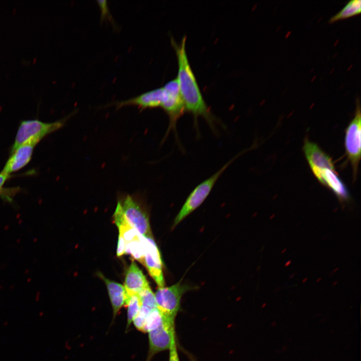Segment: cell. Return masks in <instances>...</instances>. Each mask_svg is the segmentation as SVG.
Wrapping results in <instances>:
<instances>
[{
  "instance_id": "6da1fadb",
  "label": "cell",
  "mask_w": 361,
  "mask_h": 361,
  "mask_svg": "<svg viewBox=\"0 0 361 361\" xmlns=\"http://www.w3.org/2000/svg\"><path fill=\"white\" fill-rule=\"evenodd\" d=\"M186 39V36H184L178 44L172 38L171 39L178 64L176 78L186 111L192 114L194 126L197 133H199L198 119L201 117L205 119L212 131L217 134L218 126L223 124L211 111L204 98L187 56Z\"/></svg>"
},
{
  "instance_id": "7a4b0ae2",
  "label": "cell",
  "mask_w": 361,
  "mask_h": 361,
  "mask_svg": "<svg viewBox=\"0 0 361 361\" xmlns=\"http://www.w3.org/2000/svg\"><path fill=\"white\" fill-rule=\"evenodd\" d=\"M245 150L240 152L229 160L212 175L199 184L190 194L185 203L175 217L173 228L175 227L189 215L197 209L208 197L216 182L225 170L240 156Z\"/></svg>"
},
{
  "instance_id": "3957f363",
  "label": "cell",
  "mask_w": 361,
  "mask_h": 361,
  "mask_svg": "<svg viewBox=\"0 0 361 361\" xmlns=\"http://www.w3.org/2000/svg\"><path fill=\"white\" fill-rule=\"evenodd\" d=\"M193 289L180 281L168 287L158 288L154 293L157 308L162 316L168 321L175 322L180 310L183 295Z\"/></svg>"
},
{
  "instance_id": "277c9868",
  "label": "cell",
  "mask_w": 361,
  "mask_h": 361,
  "mask_svg": "<svg viewBox=\"0 0 361 361\" xmlns=\"http://www.w3.org/2000/svg\"><path fill=\"white\" fill-rule=\"evenodd\" d=\"M162 87L163 95L160 108L166 113L169 119L168 127L164 139L171 131L177 139V122L186 111L176 78L168 81Z\"/></svg>"
},
{
  "instance_id": "5b68a950",
  "label": "cell",
  "mask_w": 361,
  "mask_h": 361,
  "mask_svg": "<svg viewBox=\"0 0 361 361\" xmlns=\"http://www.w3.org/2000/svg\"><path fill=\"white\" fill-rule=\"evenodd\" d=\"M68 117L52 122H44L38 119L25 120L18 127L11 152L31 139L40 141L48 134L62 127Z\"/></svg>"
},
{
  "instance_id": "8992f818",
  "label": "cell",
  "mask_w": 361,
  "mask_h": 361,
  "mask_svg": "<svg viewBox=\"0 0 361 361\" xmlns=\"http://www.w3.org/2000/svg\"><path fill=\"white\" fill-rule=\"evenodd\" d=\"M361 115L359 100H356L354 117L345 129L344 145L345 153L352 168L354 180L356 178L360 159Z\"/></svg>"
},
{
  "instance_id": "52a82bcc",
  "label": "cell",
  "mask_w": 361,
  "mask_h": 361,
  "mask_svg": "<svg viewBox=\"0 0 361 361\" xmlns=\"http://www.w3.org/2000/svg\"><path fill=\"white\" fill-rule=\"evenodd\" d=\"M148 333L149 348L146 361H151L157 353L169 349L172 337L175 334V322H170L163 316L161 323Z\"/></svg>"
},
{
  "instance_id": "ba28073f",
  "label": "cell",
  "mask_w": 361,
  "mask_h": 361,
  "mask_svg": "<svg viewBox=\"0 0 361 361\" xmlns=\"http://www.w3.org/2000/svg\"><path fill=\"white\" fill-rule=\"evenodd\" d=\"M129 223L143 237L152 236L146 213L129 195L118 201Z\"/></svg>"
},
{
  "instance_id": "9c48e42d",
  "label": "cell",
  "mask_w": 361,
  "mask_h": 361,
  "mask_svg": "<svg viewBox=\"0 0 361 361\" xmlns=\"http://www.w3.org/2000/svg\"><path fill=\"white\" fill-rule=\"evenodd\" d=\"M144 264L158 288L164 286L162 263L158 248L152 236L143 237Z\"/></svg>"
},
{
  "instance_id": "30bf717a",
  "label": "cell",
  "mask_w": 361,
  "mask_h": 361,
  "mask_svg": "<svg viewBox=\"0 0 361 361\" xmlns=\"http://www.w3.org/2000/svg\"><path fill=\"white\" fill-rule=\"evenodd\" d=\"M303 150L313 173L324 169L336 171L331 158L316 143L306 138L304 140Z\"/></svg>"
},
{
  "instance_id": "8fae6325",
  "label": "cell",
  "mask_w": 361,
  "mask_h": 361,
  "mask_svg": "<svg viewBox=\"0 0 361 361\" xmlns=\"http://www.w3.org/2000/svg\"><path fill=\"white\" fill-rule=\"evenodd\" d=\"M39 142L31 139L11 152L2 171L10 174L25 167L31 160L34 148Z\"/></svg>"
},
{
  "instance_id": "7c38bea8",
  "label": "cell",
  "mask_w": 361,
  "mask_h": 361,
  "mask_svg": "<svg viewBox=\"0 0 361 361\" xmlns=\"http://www.w3.org/2000/svg\"><path fill=\"white\" fill-rule=\"evenodd\" d=\"M314 176L321 184L330 189L341 203L348 201V191L336 171L324 169Z\"/></svg>"
},
{
  "instance_id": "4fadbf2b",
  "label": "cell",
  "mask_w": 361,
  "mask_h": 361,
  "mask_svg": "<svg viewBox=\"0 0 361 361\" xmlns=\"http://www.w3.org/2000/svg\"><path fill=\"white\" fill-rule=\"evenodd\" d=\"M149 284L142 271L132 261L125 274L124 285L126 293L139 294Z\"/></svg>"
},
{
  "instance_id": "5bb4252c",
  "label": "cell",
  "mask_w": 361,
  "mask_h": 361,
  "mask_svg": "<svg viewBox=\"0 0 361 361\" xmlns=\"http://www.w3.org/2000/svg\"><path fill=\"white\" fill-rule=\"evenodd\" d=\"M100 276L105 283L113 309V321L122 307L125 305L126 298V291L123 285L110 280L101 273Z\"/></svg>"
},
{
  "instance_id": "9a60e30c",
  "label": "cell",
  "mask_w": 361,
  "mask_h": 361,
  "mask_svg": "<svg viewBox=\"0 0 361 361\" xmlns=\"http://www.w3.org/2000/svg\"><path fill=\"white\" fill-rule=\"evenodd\" d=\"M125 305L127 307L126 330L129 328L135 317L138 314L141 302L139 294L127 293Z\"/></svg>"
},
{
  "instance_id": "2e32d148",
  "label": "cell",
  "mask_w": 361,
  "mask_h": 361,
  "mask_svg": "<svg viewBox=\"0 0 361 361\" xmlns=\"http://www.w3.org/2000/svg\"><path fill=\"white\" fill-rule=\"evenodd\" d=\"M361 12V1L351 0L337 13L331 17L329 23L347 19L359 14Z\"/></svg>"
},
{
  "instance_id": "e0dca14e",
  "label": "cell",
  "mask_w": 361,
  "mask_h": 361,
  "mask_svg": "<svg viewBox=\"0 0 361 361\" xmlns=\"http://www.w3.org/2000/svg\"><path fill=\"white\" fill-rule=\"evenodd\" d=\"M125 254H129L131 257L144 266V247L143 237L134 240L126 244Z\"/></svg>"
},
{
  "instance_id": "ac0fdd59",
  "label": "cell",
  "mask_w": 361,
  "mask_h": 361,
  "mask_svg": "<svg viewBox=\"0 0 361 361\" xmlns=\"http://www.w3.org/2000/svg\"><path fill=\"white\" fill-rule=\"evenodd\" d=\"M141 302V307L153 310L157 308L154 293L150 286L145 288L139 293Z\"/></svg>"
},
{
  "instance_id": "d6986e66",
  "label": "cell",
  "mask_w": 361,
  "mask_h": 361,
  "mask_svg": "<svg viewBox=\"0 0 361 361\" xmlns=\"http://www.w3.org/2000/svg\"><path fill=\"white\" fill-rule=\"evenodd\" d=\"M98 5L101 10V21L107 19L112 24H114V21L113 17L111 15L109 10L108 7L107 2L106 1H97Z\"/></svg>"
},
{
  "instance_id": "ffe728a7",
  "label": "cell",
  "mask_w": 361,
  "mask_h": 361,
  "mask_svg": "<svg viewBox=\"0 0 361 361\" xmlns=\"http://www.w3.org/2000/svg\"><path fill=\"white\" fill-rule=\"evenodd\" d=\"M169 359L168 361H180L177 351V344L176 342V334L172 337L170 346L169 348Z\"/></svg>"
},
{
  "instance_id": "44dd1931",
  "label": "cell",
  "mask_w": 361,
  "mask_h": 361,
  "mask_svg": "<svg viewBox=\"0 0 361 361\" xmlns=\"http://www.w3.org/2000/svg\"><path fill=\"white\" fill-rule=\"evenodd\" d=\"M125 248L126 243L123 238L119 235L116 252L117 257H120L125 254Z\"/></svg>"
},
{
  "instance_id": "7402d4cb",
  "label": "cell",
  "mask_w": 361,
  "mask_h": 361,
  "mask_svg": "<svg viewBox=\"0 0 361 361\" xmlns=\"http://www.w3.org/2000/svg\"><path fill=\"white\" fill-rule=\"evenodd\" d=\"M10 177V174L3 171L2 170V171L0 172V194H2L3 193V192H2L3 190V187L5 183V182L9 179V178Z\"/></svg>"
},
{
  "instance_id": "603a6c76",
  "label": "cell",
  "mask_w": 361,
  "mask_h": 361,
  "mask_svg": "<svg viewBox=\"0 0 361 361\" xmlns=\"http://www.w3.org/2000/svg\"><path fill=\"white\" fill-rule=\"evenodd\" d=\"M275 325H276V322L275 321H273V322H272V323H271L272 326L274 327L275 326Z\"/></svg>"
},
{
  "instance_id": "cb8c5ba5",
  "label": "cell",
  "mask_w": 361,
  "mask_h": 361,
  "mask_svg": "<svg viewBox=\"0 0 361 361\" xmlns=\"http://www.w3.org/2000/svg\"><path fill=\"white\" fill-rule=\"evenodd\" d=\"M286 347H287V346H286V345H285V346L283 347V350H282V351L285 350L286 349Z\"/></svg>"
}]
</instances>
